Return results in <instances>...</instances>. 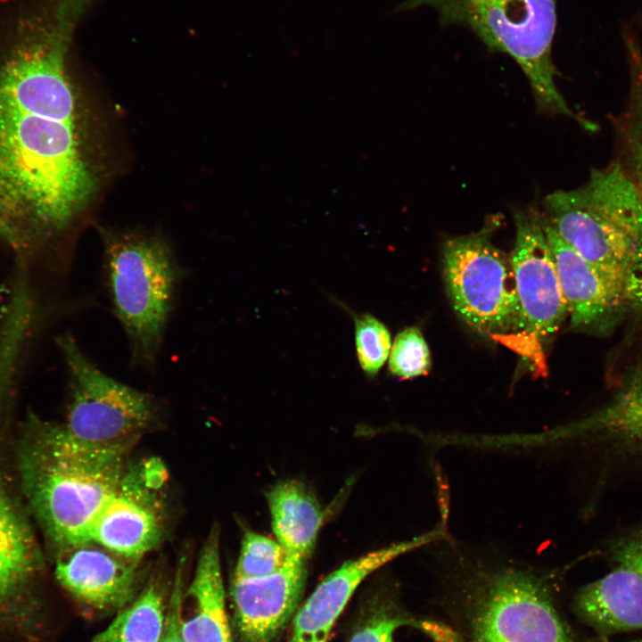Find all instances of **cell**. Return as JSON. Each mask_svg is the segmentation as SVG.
Returning <instances> with one entry per match:
<instances>
[{
  "label": "cell",
  "instance_id": "cell-1",
  "mask_svg": "<svg viewBox=\"0 0 642 642\" xmlns=\"http://www.w3.org/2000/svg\"><path fill=\"white\" fill-rule=\"evenodd\" d=\"M73 30L43 8L0 49V243L21 260L63 236L95 186L68 66Z\"/></svg>",
  "mask_w": 642,
  "mask_h": 642
},
{
  "label": "cell",
  "instance_id": "cell-2",
  "mask_svg": "<svg viewBox=\"0 0 642 642\" xmlns=\"http://www.w3.org/2000/svg\"><path fill=\"white\" fill-rule=\"evenodd\" d=\"M21 451L29 499L62 550L91 542L95 521L128 465L131 446L81 442L63 425L35 422Z\"/></svg>",
  "mask_w": 642,
  "mask_h": 642
},
{
  "label": "cell",
  "instance_id": "cell-3",
  "mask_svg": "<svg viewBox=\"0 0 642 642\" xmlns=\"http://www.w3.org/2000/svg\"><path fill=\"white\" fill-rule=\"evenodd\" d=\"M543 221L610 282L642 278V200L618 160L542 202Z\"/></svg>",
  "mask_w": 642,
  "mask_h": 642
},
{
  "label": "cell",
  "instance_id": "cell-4",
  "mask_svg": "<svg viewBox=\"0 0 642 642\" xmlns=\"http://www.w3.org/2000/svg\"><path fill=\"white\" fill-rule=\"evenodd\" d=\"M556 6L557 0H404L395 11L427 7L442 23L469 29L488 48L516 62L540 111L573 116L555 81Z\"/></svg>",
  "mask_w": 642,
  "mask_h": 642
},
{
  "label": "cell",
  "instance_id": "cell-5",
  "mask_svg": "<svg viewBox=\"0 0 642 642\" xmlns=\"http://www.w3.org/2000/svg\"><path fill=\"white\" fill-rule=\"evenodd\" d=\"M103 273L113 313L136 365L156 364L184 271L156 236L106 235Z\"/></svg>",
  "mask_w": 642,
  "mask_h": 642
},
{
  "label": "cell",
  "instance_id": "cell-6",
  "mask_svg": "<svg viewBox=\"0 0 642 642\" xmlns=\"http://www.w3.org/2000/svg\"><path fill=\"white\" fill-rule=\"evenodd\" d=\"M499 225L491 216L479 231L449 239L442 251L455 311L472 329L498 339L517 337L521 322L511 257L491 241Z\"/></svg>",
  "mask_w": 642,
  "mask_h": 642
},
{
  "label": "cell",
  "instance_id": "cell-7",
  "mask_svg": "<svg viewBox=\"0 0 642 642\" xmlns=\"http://www.w3.org/2000/svg\"><path fill=\"white\" fill-rule=\"evenodd\" d=\"M56 343L67 366L70 387L64 429L86 444L134 447L157 421L155 399L102 372L72 335H60Z\"/></svg>",
  "mask_w": 642,
  "mask_h": 642
},
{
  "label": "cell",
  "instance_id": "cell-8",
  "mask_svg": "<svg viewBox=\"0 0 642 642\" xmlns=\"http://www.w3.org/2000/svg\"><path fill=\"white\" fill-rule=\"evenodd\" d=\"M469 585V642H580L534 573L505 567Z\"/></svg>",
  "mask_w": 642,
  "mask_h": 642
},
{
  "label": "cell",
  "instance_id": "cell-9",
  "mask_svg": "<svg viewBox=\"0 0 642 642\" xmlns=\"http://www.w3.org/2000/svg\"><path fill=\"white\" fill-rule=\"evenodd\" d=\"M164 482L161 464H128L95 521L91 542L140 562L164 535L165 508L160 494Z\"/></svg>",
  "mask_w": 642,
  "mask_h": 642
},
{
  "label": "cell",
  "instance_id": "cell-10",
  "mask_svg": "<svg viewBox=\"0 0 642 642\" xmlns=\"http://www.w3.org/2000/svg\"><path fill=\"white\" fill-rule=\"evenodd\" d=\"M515 240L510 255L521 322L517 337L540 342L554 335L568 316L558 276L537 208L514 213Z\"/></svg>",
  "mask_w": 642,
  "mask_h": 642
},
{
  "label": "cell",
  "instance_id": "cell-11",
  "mask_svg": "<svg viewBox=\"0 0 642 642\" xmlns=\"http://www.w3.org/2000/svg\"><path fill=\"white\" fill-rule=\"evenodd\" d=\"M308 560L288 557L269 575L234 578L231 586L235 642H273L296 613Z\"/></svg>",
  "mask_w": 642,
  "mask_h": 642
},
{
  "label": "cell",
  "instance_id": "cell-12",
  "mask_svg": "<svg viewBox=\"0 0 642 642\" xmlns=\"http://www.w3.org/2000/svg\"><path fill=\"white\" fill-rule=\"evenodd\" d=\"M139 561L113 553L94 542L62 550L55 566L59 583L87 608L119 611L137 595Z\"/></svg>",
  "mask_w": 642,
  "mask_h": 642
},
{
  "label": "cell",
  "instance_id": "cell-13",
  "mask_svg": "<svg viewBox=\"0 0 642 642\" xmlns=\"http://www.w3.org/2000/svg\"><path fill=\"white\" fill-rule=\"evenodd\" d=\"M436 535V531L430 532L344 562L317 585L296 612L290 642H327L333 624L366 577Z\"/></svg>",
  "mask_w": 642,
  "mask_h": 642
},
{
  "label": "cell",
  "instance_id": "cell-14",
  "mask_svg": "<svg viewBox=\"0 0 642 642\" xmlns=\"http://www.w3.org/2000/svg\"><path fill=\"white\" fill-rule=\"evenodd\" d=\"M179 623L184 642H233L226 610L217 527L209 533L193 580L184 590Z\"/></svg>",
  "mask_w": 642,
  "mask_h": 642
},
{
  "label": "cell",
  "instance_id": "cell-15",
  "mask_svg": "<svg viewBox=\"0 0 642 642\" xmlns=\"http://www.w3.org/2000/svg\"><path fill=\"white\" fill-rule=\"evenodd\" d=\"M542 223L572 328L597 325L623 307H630L618 288L561 239L543 219Z\"/></svg>",
  "mask_w": 642,
  "mask_h": 642
},
{
  "label": "cell",
  "instance_id": "cell-16",
  "mask_svg": "<svg viewBox=\"0 0 642 642\" xmlns=\"http://www.w3.org/2000/svg\"><path fill=\"white\" fill-rule=\"evenodd\" d=\"M577 616L598 636L642 630V576L620 564L576 595Z\"/></svg>",
  "mask_w": 642,
  "mask_h": 642
},
{
  "label": "cell",
  "instance_id": "cell-17",
  "mask_svg": "<svg viewBox=\"0 0 642 642\" xmlns=\"http://www.w3.org/2000/svg\"><path fill=\"white\" fill-rule=\"evenodd\" d=\"M37 564L32 537L0 477V628L24 616Z\"/></svg>",
  "mask_w": 642,
  "mask_h": 642
},
{
  "label": "cell",
  "instance_id": "cell-18",
  "mask_svg": "<svg viewBox=\"0 0 642 642\" xmlns=\"http://www.w3.org/2000/svg\"><path fill=\"white\" fill-rule=\"evenodd\" d=\"M266 496L276 540L288 557L309 560L324 521L317 498L296 480L276 482Z\"/></svg>",
  "mask_w": 642,
  "mask_h": 642
},
{
  "label": "cell",
  "instance_id": "cell-19",
  "mask_svg": "<svg viewBox=\"0 0 642 642\" xmlns=\"http://www.w3.org/2000/svg\"><path fill=\"white\" fill-rule=\"evenodd\" d=\"M169 597L157 578L149 580L135 598L93 642H160L164 634Z\"/></svg>",
  "mask_w": 642,
  "mask_h": 642
},
{
  "label": "cell",
  "instance_id": "cell-20",
  "mask_svg": "<svg viewBox=\"0 0 642 642\" xmlns=\"http://www.w3.org/2000/svg\"><path fill=\"white\" fill-rule=\"evenodd\" d=\"M567 430L572 434L601 432L642 444V381L633 383L605 407Z\"/></svg>",
  "mask_w": 642,
  "mask_h": 642
},
{
  "label": "cell",
  "instance_id": "cell-21",
  "mask_svg": "<svg viewBox=\"0 0 642 642\" xmlns=\"http://www.w3.org/2000/svg\"><path fill=\"white\" fill-rule=\"evenodd\" d=\"M619 130L621 158L618 161L642 200V76L635 77Z\"/></svg>",
  "mask_w": 642,
  "mask_h": 642
},
{
  "label": "cell",
  "instance_id": "cell-22",
  "mask_svg": "<svg viewBox=\"0 0 642 642\" xmlns=\"http://www.w3.org/2000/svg\"><path fill=\"white\" fill-rule=\"evenodd\" d=\"M288 556L276 540L260 533L244 532L235 570V579H253L269 575L281 569Z\"/></svg>",
  "mask_w": 642,
  "mask_h": 642
},
{
  "label": "cell",
  "instance_id": "cell-23",
  "mask_svg": "<svg viewBox=\"0 0 642 642\" xmlns=\"http://www.w3.org/2000/svg\"><path fill=\"white\" fill-rule=\"evenodd\" d=\"M350 313L358 364L367 377L374 378L390 355L391 333L387 326L371 314Z\"/></svg>",
  "mask_w": 642,
  "mask_h": 642
},
{
  "label": "cell",
  "instance_id": "cell-24",
  "mask_svg": "<svg viewBox=\"0 0 642 642\" xmlns=\"http://www.w3.org/2000/svg\"><path fill=\"white\" fill-rule=\"evenodd\" d=\"M431 364L429 347L417 327H407L396 335L389 355V370L394 376L409 379L425 374Z\"/></svg>",
  "mask_w": 642,
  "mask_h": 642
},
{
  "label": "cell",
  "instance_id": "cell-25",
  "mask_svg": "<svg viewBox=\"0 0 642 642\" xmlns=\"http://www.w3.org/2000/svg\"><path fill=\"white\" fill-rule=\"evenodd\" d=\"M406 624L414 626L415 621L400 617L379 616L358 630L350 642H393L396 629Z\"/></svg>",
  "mask_w": 642,
  "mask_h": 642
},
{
  "label": "cell",
  "instance_id": "cell-26",
  "mask_svg": "<svg viewBox=\"0 0 642 642\" xmlns=\"http://www.w3.org/2000/svg\"><path fill=\"white\" fill-rule=\"evenodd\" d=\"M184 590L182 570L179 568L169 597L167 622L160 642H184L179 623V607Z\"/></svg>",
  "mask_w": 642,
  "mask_h": 642
},
{
  "label": "cell",
  "instance_id": "cell-27",
  "mask_svg": "<svg viewBox=\"0 0 642 642\" xmlns=\"http://www.w3.org/2000/svg\"><path fill=\"white\" fill-rule=\"evenodd\" d=\"M617 556L620 564L633 568L642 576V535L627 544Z\"/></svg>",
  "mask_w": 642,
  "mask_h": 642
},
{
  "label": "cell",
  "instance_id": "cell-28",
  "mask_svg": "<svg viewBox=\"0 0 642 642\" xmlns=\"http://www.w3.org/2000/svg\"><path fill=\"white\" fill-rule=\"evenodd\" d=\"M630 642H642V638H640V639H636V640H632V641H630Z\"/></svg>",
  "mask_w": 642,
  "mask_h": 642
}]
</instances>
